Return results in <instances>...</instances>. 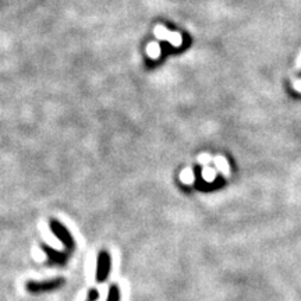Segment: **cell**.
Listing matches in <instances>:
<instances>
[{
	"mask_svg": "<svg viewBox=\"0 0 301 301\" xmlns=\"http://www.w3.org/2000/svg\"><path fill=\"white\" fill-rule=\"evenodd\" d=\"M63 285V279H52V281L46 282H28L27 289L32 293H38V292H46V290H54Z\"/></svg>",
	"mask_w": 301,
	"mask_h": 301,
	"instance_id": "cell-1",
	"label": "cell"
},
{
	"mask_svg": "<svg viewBox=\"0 0 301 301\" xmlns=\"http://www.w3.org/2000/svg\"><path fill=\"white\" fill-rule=\"evenodd\" d=\"M110 272V257L107 253H100L98 258V269H96V281L103 282Z\"/></svg>",
	"mask_w": 301,
	"mask_h": 301,
	"instance_id": "cell-2",
	"label": "cell"
},
{
	"mask_svg": "<svg viewBox=\"0 0 301 301\" xmlns=\"http://www.w3.org/2000/svg\"><path fill=\"white\" fill-rule=\"evenodd\" d=\"M52 230H53V233L66 244V247L73 248V239H71V236L68 234V232L61 226L60 223L53 222V223H52Z\"/></svg>",
	"mask_w": 301,
	"mask_h": 301,
	"instance_id": "cell-3",
	"label": "cell"
},
{
	"mask_svg": "<svg viewBox=\"0 0 301 301\" xmlns=\"http://www.w3.org/2000/svg\"><path fill=\"white\" fill-rule=\"evenodd\" d=\"M214 163H215V167H216L223 176H229V174H230V166H229V162L226 161L225 156H222V155L215 156Z\"/></svg>",
	"mask_w": 301,
	"mask_h": 301,
	"instance_id": "cell-4",
	"label": "cell"
},
{
	"mask_svg": "<svg viewBox=\"0 0 301 301\" xmlns=\"http://www.w3.org/2000/svg\"><path fill=\"white\" fill-rule=\"evenodd\" d=\"M43 250L46 251L47 255H49V258H50V261L52 262H56V264H63V262L66 261L67 257L64 254L56 253L54 250H52V248H49V247H43Z\"/></svg>",
	"mask_w": 301,
	"mask_h": 301,
	"instance_id": "cell-5",
	"label": "cell"
},
{
	"mask_svg": "<svg viewBox=\"0 0 301 301\" xmlns=\"http://www.w3.org/2000/svg\"><path fill=\"white\" fill-rule=\"evenodd\" d=\"M147 53L151 59H159V56H161V45H159L158 42H151V43H148Z\"/></svg>",
	"mask_w": 301,
	"mask_h": 301,
	"instance_id": "cell-6",
	"label": "cell"
},
{
	"mask_svg": "<svg viewBox=\"0 0 301 301\" xmlns=\"http://www.w3.org/2000/svg\"><path fill=\"white\" fill-rule=\"evenodd\" d=\"M180 180L184 184H193L195 181V174L191 169H184L180 174Z\"/></svg>",
	"mask_w": 301,
	"mask_h": 301,
	"instance_id": "cell-7",
	"label": "cell"
},
{
	"mask_svg": "<svg viewBox=\"0 0 301 301\" xmlns=\"http://www.w3.org/2000/svg\"><path fill=\"white\" fill-rule=\"evenodd\" d=\"M154 32H155V36L161 40H167L169 39V35H170V31H169L166 27H163V25H156L154 29Z\"/></svg>",
	"mask_w": 301,
	"mask_h": 301,
	"instance_id": "cell-8",
	"label": "cell"
},
{
	"mask_svg": "<svg viewBox=\"0 0 301 301\" xmlns=\"http://www.w3.org/2000/svg\"><path fill=\"white\" fill-rule=\"evenodd\" d=\"M202 177H204V180L208 181V183H212L216 179V170H215L214 167H209L205 166L202 169Z\"/></svg>",
	"mask_w": 301,
	"mask_h": 301,
	"instance_id": "cell-9",
	"label": "cell"
},
{
	"mask_svg": "<svg viewBox=\"0 0 301 301\" xmlns=\"http://www.w3.org/2000/svg\"><path fill=\"white\" fill-rule=\"evenodd\" d=\"M169 42L170 45H173L174 47H180L183 45V36H181L180 32H170L169 35Z\"/></svg>",
	"mask_w": 301,
	"mask_h": 301,
	"instance_id": "cell-10",
	"label": "cell"
},
{
	"mask_svg": "<svg viewBox=\"0 0 301 301\" xmlns=\"http://www.w3.org/2000/svg\"><path fill=\"white\" fill-rule=\"evenodd\" d=\"M198 163H201V165H204V166H209V163H211V161H212V156L209 154H201L198 155Z\"/></svg>",
	"mask_w": 301,
	"mask_h": 301,
	"instance_id": "cell-11",
	"label": "cell"
},
{
	"mask_svg": "<svg viewBox=\"0 0 301 301\" xmlns=\"http://www.w3.org/2000/svg\"><path fill=\"white\" fill-rule=\"evenodd\" d=\"M107 301H119V289L113 286L110 289V293H109V299Z\"/></svg>",
	"mask_w": 301,
	"mask_h": 301,
	"instance_id": "cell-12",
	"label": "cell"
},
{
	"mask_svg": "<svg viewBox=\"0 0 301 301\" xmlns=\"http://www.w3.org/2000/svg\"><path fill=\"white\" fill-rule=\"evenodd\" d=\"M98 297H99V293L96 292V290H89V293H88V301H95L98 300Z\"/></svg>",
	"mask_w": 301,
	"mask_h": 301,
	"instance_id": "cell-13",
	"label": "cell"
},
{
	"mask_svg": "<svg viewBox=\"0 0 301 301\" xmlns=\"http://www.w3.org/2000/svg\"><path fill=\"white\" fill-rule=\"evenodd\" d=\"M296 70H297V71H300L301 70V50L299 52V56H297V59H296Z\"/></svg>",
	"mask_w": 301,
	"mask_h": 301,
	"instance_id": "cell-14",
	"label": "cell"
},
{
	"mask_svg": "<svg viewBox=\"0 0 301 301\" xmlns=\"http://www.w3.org/2000/svg\"><path fill=\"white\" fill-rule=\"evenodd\" d=\"M293 88H295L297 92H300L301 94V78L300 80H296L295 82H293Z\"/></svg>",
	"mask_w": 301,
	"mask_h": 301,
	"instance_id": "cell-15",
	"label": "cell"
}]
</instances>
